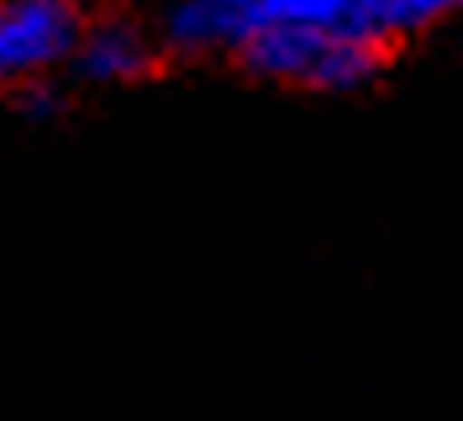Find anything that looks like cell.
Instances as JSON below:
<instances>
[{
    "instance_id": "1",
    "label": "cell",
    "mask_w": 463,
    "mask_h": 421,
    "mask_svg": "<svg viewBox=\"0 0 463 421\" xmlns=\"http://www.w3.org/2000/svg\"><path fill=\"white\" fill-rule=\"evenodd\" d=\"M237 63L269 84H300V90H321V95H358L379 80L384 69V48L369 32L347 27H300V22H279L263 16L248 37V48Z\"/></svg>"
},
{
    "instance_id": "2",
    "label": "cell",
    "mask_w": 463,
    "mask_h": 421,
    "mask_svg": "<svg viewBox=\"0 0 463 421\" xmlns=\"http://www.w3.org/2000/svg\"><path fill=\"white\" fill-rule=\"evenodd\" d=\"M85 22L80 0H0V95L43 90L63 63H74Z\"/></svg>"
},
{
    "instance_id": "3",
    "label": "cell",
    "mask_w": 463,
    "mask_h": 421,
    "mask_svg": "<svg viewBox=\"0 0 463 421\" xmlns=\"http://www.w3.org/2000/svg\"><path fill=\"white\" fill-rule=\"evenodd\" d=\"M259 27L253 0H169L158 48L174 58H237Z\"/></svg>"
},
{
    "instance_id": "4",
    "label": "cell",
    "mask_w": 463,
    "mask_h": 421,
    "mask_svg": "<svg viewBox=\"0 0 463 421\" xmlns=\"http://www.w3.org/2000/svg\"><path fill=\"white\" fill-rule=\"evenodd\" d=\"M158 37L127 16H106V22H85L80 48H74V69L90 84H137L158 69Z\"/></svg>"
},
{
    "instance_id": "5",
    "label": "cell",
    "mask_w": 463,
    "mask_h": 421,
    "mask_svg": "<svg viewBox=\"0 0 463 421\" xmlns=\"http://www.w3.org/2000/svg\"><path fill=\"white\" fill-rule=\"evenodd\" d=\"M453 16H463V0H353V27L369 32L379 48L421 37Z\"/></svg>"
},
{
    "instance_id": "6",
    "label": "cell",
    "mask_w": 463,
    "mask_h": 421,
    "mask_svg": "<svg viewBox=\"0 0 463 421\" xmlns=\"http://www.w3.org/2000/svg\"><path fill=\"white\" fill-rule=\"evenodd\" d=\"M253 5H259V0H253Z\"/></svg>"
}]
</instances>
